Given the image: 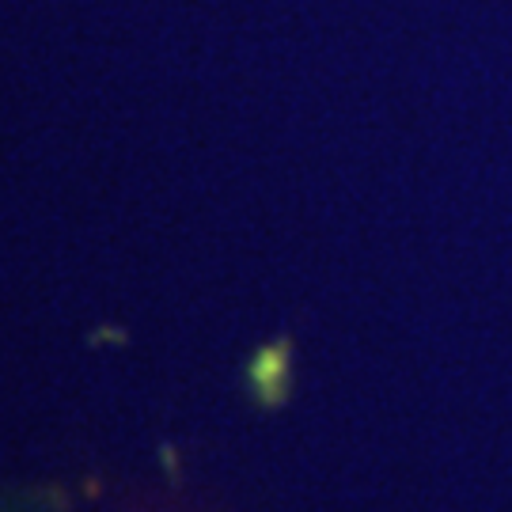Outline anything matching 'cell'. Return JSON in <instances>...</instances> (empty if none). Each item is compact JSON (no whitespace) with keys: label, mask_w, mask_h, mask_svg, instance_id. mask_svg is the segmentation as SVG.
<instances>
[{"label":"cell","mask_w":512,"mask_h":512,"mask_svg":"<svg viewBox=\"0 0 512 512\" xmlns=\"http://www.w3.org/2000/svg\"><path fill=\"white\" fill-rule=\"evenodd\" d=\"M289 361H293V349L289 338H281L274 346L258 349L247 365V384H251V399L258 406H281L289 399Z\"/></svg>","instance_id":"1"}]
</instances>
